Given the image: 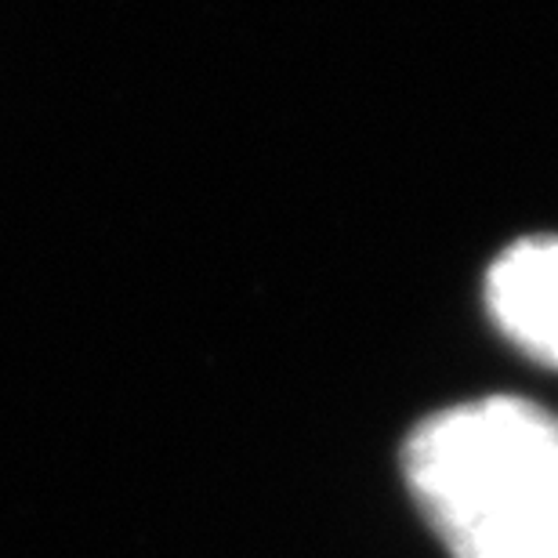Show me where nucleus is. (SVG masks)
Wrapping results in <instances>:
<instances>
[{
    "mask_svg": "<svg viewBox=\"0 0 558 558\" xmlns=\"http://www.w3.org/2000/svg\"><path fill=\"white\" fill-rule=\"evenodd\" d=\"M403 478L450 558H558V417L486 396L424 417Z\"/></svg>",
    "mask_w": 558,
    "mask_h": 558,
    "instance_id": "f257e3e1",
    "label": "nucleus"
},
{
    "mask_svg": "<svg viewBox=\"0 0 558 558\" xmlns=\"http://www.w3.org/2000/svg\"><path fill=\"white\" fill-rule=\"evenodd\" d=\"M486 305L515 349L558 371V236L511 243L486 272Z\"/></svg>",
    "mask_w": 558,
    "mask_h": 558,
    "instance_id": "f03ea898",
    "label": "nucleus"
}]
</instances>
